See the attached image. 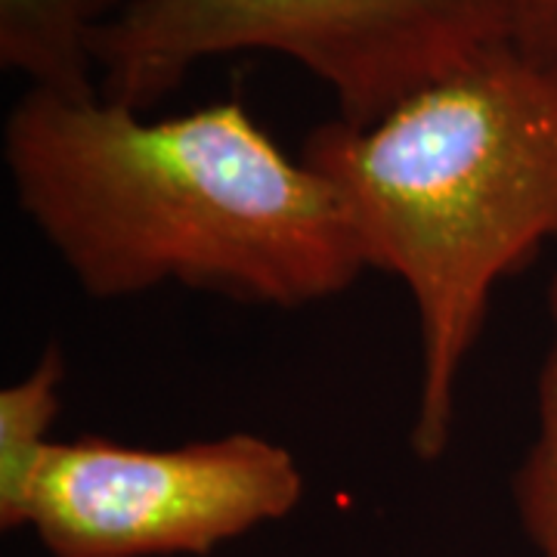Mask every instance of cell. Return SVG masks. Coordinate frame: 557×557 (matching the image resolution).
<instances>
[{
  "label": "cell",
  "instance_id": "cell-1",
  "mask_svg": "<svg viewBox=\"0 0 557 557\" xmlns=\"http://www.w3.org/2000/svg\"><path fill=\"white\" fill-rule=\"evenodd\" d=\"M3 161L22 214L97 300L180 282L304 307L369 270L332 186L242 97L146 119L28 87Z\"/></svg>",
  "mask_w": 557,
  "mask_h": 557
},
{
  "label": "cell",
  "instance_id": "cell-2",
  "mask_svg": "<svg viewBox=\"0 0 557 557\" xmlns=\"http://www.w3.org/2000/svg\"><path fill=\"white\" fill-rule=\"evenodd\" d=\"M298 156L332 186L366 267L416 300L409 446L437 461L496 285L557 242V60L498 40L366 127L319 124Z\"/></svg>",
  "mask_w": 557,
  "mask_h": 557
},
{
  "label": "cell",
  "instance_id": "cell-3",
  "mask_svg": "<svg viewBox=\"0 0 557 557\" xmlns=\"http://www.w3.org/2000/svg\"><path fill=\"white\" fill-rule=\"evenodd\" d=\"M515 0H131L90 38L100 100L149 112L205 60L278 53L366 127L483 47L511 40Z\"/></svg>",
  "mask_w": 557,
  "mask_h": 557
},
{
  "label": "cell",
  "instance_id": "cell-4",
  "mask_svg": "<svg viewBox=\"0 0 557 557\" xmlns=\"http://www.w3.org/2000/svg\"><path fill=\"white\" fill-rule=\"evenodd\" d=\"M300 496L292 449L258 434L171 449L81 437L53 443L28 527L53 557L211 555L292 515Z\"/></svg>",
  "mask_w": 557,
  "mask_h": 557
},
{
  "label": "cell",
  "instance_id": "cell-5",
  "mask_svg": "<svg viewBox=\"0 0 557 557\" xmlns=\"http://www.w3.org/2000/svg\"><path fill=\"white\" fill-rule=\"evenodd\" d=\"M131 0H0V65L32 87L90 100L100 97L90 38Z\"/></svg>",
  "mask_w": 557,
  "mask_h": 557
},
{
  "label": "cell",
  "instance_id": "cell-6",
  "mask_svg": "<svg viewBox=\"0 0 557 557\" xmlns=\"http://www.w3.org/2000/svg\"><path fill=\"white\" fill-rule=\"evenodd\" d=\"M65 354L47 347L38 366L0 391V527H28L40 468L53 443L50 428L62 409Z\"/></svg>",
  "mask_w": 557,
  "mask_h": 557
},
{
  "label": "cell",
  "instance_id": "cell-7",
  "mask_svg": "<svg viewBox=\"0 0 557 557\" xmlns=\"http://www.w3.org/2000/svg\"><path fill=\"white\" fill-rule=\"evenodd\" d=\"M552 344L539 369L536 437L515 474L520 527L539 557H557V273L548 285Z\"/></svg>",
  "mask_w": 557,
  "mask_h": 557
},
{
  "label": "cell",
  "instance_id": "cell-8",
  "mask_svg": "<svg viewBox=\"0 0 557 557\" xmlns=\"http://www.w3.org/2000/svg\"><path fill=\"white\" fill-rule=\"evenodd\" d=\"M520 50L557 60V0H515V35Z\"/></svg>",
  "mask_w": 557,
  "mask_h": 557
}]
</instances>
